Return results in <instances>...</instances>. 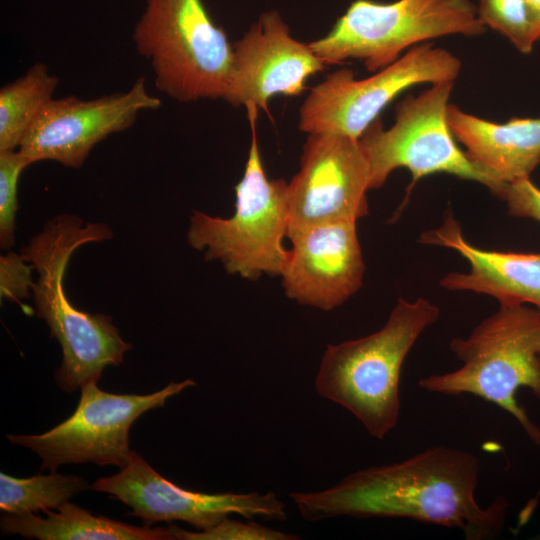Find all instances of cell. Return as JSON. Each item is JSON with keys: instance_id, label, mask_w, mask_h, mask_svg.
<instances>
[{"instance_id": "cell-12", "label": "cell", "mask_w": 540, "mask_h": 540, "mask_svg": "<svg viewBox=\"0 0 540 540\" xmlns=\"http://www.w3.org/2000/svg\"><path fill=\"white\" fill-rule=\"evenodd\" d=\"M91 489L126 504L132 509L128 515L141 518L147 526L183 521L206 530L230 514L269 521L287 519L285 504L274 492L208 494L187 490L162 477L135 451L117 474L98 478Z\"/></svg>"}, {"instance_id": "cell-4", "label": "cell", "mask_w": 540, "mask_h": 540, "mask_svg": "<svg viewBox=\"0 0 540 540\" xmlns=\"http://www.w3.org/2000/svg\"><path fill=\"white\" fill-rule=\"evenodd\" d=\"M450 349L462 365L424 377L418 385L432 393L471 394L493 403L540 446V428L516 398L520 388H528L540 401V309L500 305L467 337L454 338Z\"/></svg>"}, {"instance_id": "cell-19", "label": "cell", "mask_w": 540, "mask_h": 540, "mask_svg": "<svg viewBox=\"0 0 540 540\" xmlns=\"http://www.w3.org/2000/svg\"><path fill=\"white\" fill-rule=\"evenodd\" d=\"M59 78L43 63L0 89V152L13 151L20 144L33 122L53 99Z\"/></svg>"}, {"instance_id": "cell-15", "label": "cell", "mask_w": 540, "mask_h": 540, "mask_svg": "<svg viewBox=\"0 0 540 540\" xmlns=\"http://www.w3.org/2000/svg\"><path fill=\"white\" fill-rule=\"evenodd\" d=\"M288 238L280 275L287 297L328 311L359 290L365 265L355 221L318 224Z\"/></svg>"}, {"instance_id": "cell-18", "label": "cell", "mask_w": 540, "mask_h": 540, "mask_svg": "<svg viewBox=\"0 0 540 540\" xmlns=\"http://www.w3.org/2000/svg\"><path fill=\"white\" fill-rule=\"evenodd\" d=\"M45 513V518L35 513H5L0 521L2 534L39 540H174L169 527L130 525L95 516L70 502L63 504L58 512Z\"/></svg>"}, {"instance_id": "cell-22", "label": "cell", "mask_w": 540, "mask_h": 540, "mask_svg": "<svg viewBox=\"0 0 540 540\" xmlns=\"http://www.w3.org/2000/svg\"><path fill=\"white\" fill-rule=\"evenodd\" d=\"M31 164L18 149L0 152V246L3 249H9L15 242L19 178Z\"/></svg>"}, {"instance_id": "cell-2", "label": "cell", "mask_w": 540, "mask_h": 540, "mask_svg": "<svg viewBox=\"0 0 540 540\" xmlns=\"http://www.w3.org/2000/svg\"><path fill=\"white\" fill-rule=\"evenodd\" d=\"M111 237L112 231L105 223H85L76 215L60 214L49 220L21 250L38 274L32 286L36 314L61 346L63 359L55 380L67 393L97 383L104 368L120 365L132 348L110 316L76 308L64 289V275L72 254L87 243Z\"/></svg>"}, {"instance_id": "cell-3", "label": "cell", "mask_w": 540, "mask_h": 540, "mask_svg": "<svg viewBox=\"0 0 540 540\" xmlns=\"http://www.w3.org/2000/svg\"><path fill=\"white\" fill-rule=\"evenodd\" d=\"M439 315L427 299L399 298L378 331L327 346L315 379L318 394L348 410L371 436L383 439L399 419L403 363Z\"/></svg>"}, {"instance_id": "cell-9", "label": "cell", "mask_w": 540, "mask_h": 540, "mask_svg": "<svg viewBox=\"0 0 540 540\" xmlns=\"http://www.w3.org/2000/svg\"><path fill=\"white\" fill-rule=\"evenodd\" d=\"M460 60L425 42L364 79L351 69L329 74L300 107L299 128L308 134L330 132L360 139L381 111L406 89L423 83L454 82Z\"/></svg>"}, {"instance_id": "cell-5", "label": "cell", "mask_w": 540, "mask_h": 540, "mask_svg": "<svg viewBox=\"0 0 540 540\" xmlns=\"http://www.w3.org/2000/svg\"><path fill=\"white\" fill-rule=\"evenodd\" d=\"M132 39L161 92L179 102L224 99L233 45L201 0H146Z\"/></svg>"}, {"instance_id": "cell-6", "label": "cell", "mask_w": 540, "mask_h": 540, "mask_svg": "<svg viewBox=\"0 0 540 540\" xmlns=\"http://www.w3.org/2000/svg\"><path fill=\"white\" fill-rule=\"evenodd\" d=\"M244 174L235 187V212L229 218L194 211L188 244L218 260L230 274L255 280L262 274L281 275L288 250L283 238L288 228V183L266 176L254 124Z\"/></svg>"}, {"instance_id": "cell-17", "label": "cell", "mask_w": 540, "mask_h": 540, "mask_svg": "<svg viewBox=\"0 0 540 540\" xmlns=\"http://www.w3.org/2000/svg\"><path fill=\"white\" fill-rule=\"evenodd\" d=\"M447 120L469 158L506 185L529 177L540 163V118L496 123L449 104Z\"/></svg>"}, {"instance_id": "cell-13", "label": "cell", "mask_w": 540, "mask_h": 540, "mask_svg": "<svg viewBox=\"0 0 540 540\" xmlns=\"http://www.w3.org/2000/svg\"><path fill=\"white\" fill-rule=\"evenodd\" d=\"M139 77L125 92L95 99H51L41 110L18 150L33 164L51 160L80 168L91 150L111 134L130 128L138 114L159 108Z\"/></svg>"}, {"instance_id": "cell-7", "label": "cell", "mask_w": 540, "mask_h": 540, "mask_svg": "<svg viewBox=\"0 0 540 540\" xmlns=\"http://www.w3.org/2000/svg\"><path fill=\"white\" fill-rule=\"evenodd\" d=\"M485 31L470 0H356L326 36L309 46L325 64L358 59L377 72L428 40Z\"/></svg>"}, {"instance_id": "cell-10", "label": "cell", "mask_w": 540, "mask_h": 540, "mask_svg": "<svg viewBox=\"0 0 540 540\" xmlns=\"http://www.w3.org/2000/svg\"><path fill=\"white\" fill-rule=\"evenodd\" d=\"M195 385L192 379H185L170 382L157 392L137 395L105 392L91 382L81 387L79 404L65 421L43 434L6 437L11 443L37 453L42 459V470L55 471L64 464L80 463L122 469L134 452L129 447V431L135 420Z\"/></svg>"}, {"instance_id": "cell-8", "label": "cell", "mask_w": 540, "mask_h": 540, "mask_svg": "<svg viewBox=\"0 0 540 540\" xmlns=\"http://www.w3.org/2000/svg\"><path fill=\"white\" fill-rule=\"evenodd\" d=\"M453 86L454 82L431 84L397 104L389 129L379 118L366 129L359 140L370 166V190L382 187L390 173L402 167L412 175L410 187L435 173L475 181L497 196L506 187L457 146L447 120Z\"/></svg>"}, {"instance_id": "cell-27", "label": "cell", "mask_w": 540, "mask_h": 540, "mask_svg": "<svg viewBox=\"0 0 540 540\" xmlns=\"http://www.w3.org/2000/svg\"><path fill=\"white\" fill-rule=\"evenodd\" d=\"M537 538H538V539H540V536H539V537H537Z\"/></svg>"}, {"instance_id": "cell-20", "label": "cell", "mask_w": 540, "mask_h": 540, "mask_svg": "<svg viewBox=\"0 0 540 540\" xmlns=\"http://www.w3.org/2000/svg\"><path fill=\"white\" fill-rule=\"evenodd\" d=\"M88 489L86 479L52 471L29 478L0 473V508L8 514L58 510L75 495Z\"/></svg>"}, {"instance_id": "cell-23", "label": "cell", "mask_w": 540, "mask_h": 540, "mask_svg": "<svg viewBox=\"0 0 540 540\" xmlns=\"http://www.w3.org/2000/svg\"><path fill=\"white\" fill-rule=\"evenodd\" d=\"M174 539L178 540H294L299 537L274 530L254 521L242 522L225 518L213 527L197 532L187 531L175 525L169 526Z\"/></svg>"}, {"instance_id": "cell-16", "label": "cell", "mask_w": 540, "mask_h": 540, "mask_svg": "<svg viewBox=\"0 0 540 540\" xmlns=\"http://www.w3.org/2000/svg\"><path fill=\"white\" fill-rule=\"evenodd\" d=\"M421 243L455 250L469 264L467 272H450L440 285L495 298L499 305L531 304L540 309V253H515L478 248L469 243L452 214L442 225L420 236Z\"/></svg>"}, {"instance_id": "cell-21", "label": "cell", "mask_w": 540, "mask_h": 540, "mask_svg": "<svg viewBox=\"0 0 540 540\" xmlns=\"http://www.w3.org/2000/svg\"><path fill=\"white\" fill-rule=\"evenodd\" d=\"M477 14L485 27L506 37L521 53H530L538 41L525 0H480Z\"/></svg>"}, {"instance_id": "cell-1", "label": "cell", "mask_w": 540, "mask_h": 540, "mask_svg": "<svg viewBox=\"0 0 540 540\" xmlns=\"http://www.w3.org/2000/svg\"><path fill=\"white\" fill-rule=\"evenodd\" d=\"M480 465L466 451L430 447L398 463L353 472L333 487L289 494L307 521L351 516L407 518L460 530L468 540L503 530L508 502L481 506L475 491Z\"/></svg>"}, {"instance_id": "cell-25", "label": "cell", "mask_w": 540, "mask_h": 540, "mask_svg": "<svg viewBox=\"0 0 540 540\" xmlns=\"http://www.w3.org/2000/svg\"><path fill=\"white\" fill-rule=\"evenodd\" d=\"M498 197L506 202L510 215L540 223V189L529 177L507 184Z\"/></svg>"}, {"instance_id": "cell-26", "label": "cell", "mask_w": 540, "mask_h": 540, "mask_svg": "<svg viewBox=\"0 0 540 540\" xmlns=\"http://www.w3.org/2000/svg\"><path fill=\"white\" fill-rule=\"evenodd\" d=\"M532 16L537 40L540 41V0H525Z\"/></svg>"}, {"instance_id": "cell-24", "label": "cell", "mask_w": 540, "mask_h": 540, "mask_svg": "<svg viewBox=\"0 0 540 540\" xmlns=\"http://www.w3.org/2000/svg\"><path fill=\"white\" fill-rule=\"evenodd\" d=\"M33 266L23 256L14 252L0 257L1 299L18 302L30 296L34 281L31 279Z\"/></svg>"}, {"instance_id": "cell-14", "label": "cell", "mask_w": 540, "mask_h": 540, "mask_svg": "<svg viewBox=\"0 0 540 540\" xmlns=\"http://www.w3.org/2000/svg\"><path fill=\"white\" fill-rule=\"evenodd\" d=\"M325 65L309 44L291 36L278 11H267L233 45L224 100L245 106L248 117L257 115L276 94L299 95L306 80Z\"/></svg>"}, {"instance_id": "cell-11", "label": "cell", "mask_w": 540, "mask_h": 540, "mask_svg": "<svg viewBox=\"0 0 540 540\" xmlns=\"http://www.w3.org/2000/svg\"><path fill=\"white\" fill-rule=\"evenodd\" d=\"M368 190L370 166L359 139L308 134L300 170L287 186V238L318 224L357 222L368 214Z\"/></svg>"}]
</instances>
